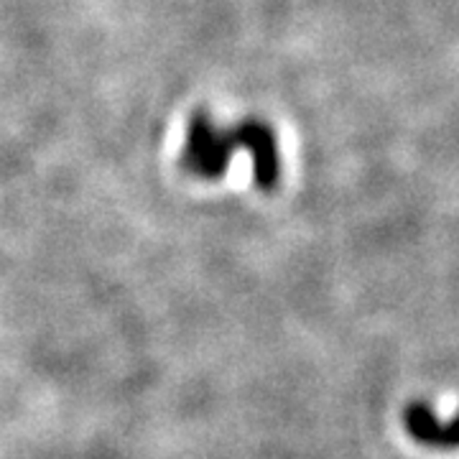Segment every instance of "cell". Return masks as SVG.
Masks as SVG:
<instances>
[{"instance_id": "cell-1", "label": "cell", "mask_w": 459, "mask_h": 459, "mask_svg": "<svg viewBox=\"0 0 459 459\" xmlns=\"http://www.w3.org/2000/svg\"><path fill=\"white\" fill-rule=\"evenodd\" d=\"M250 151L253 156V177L255 184L271 192L281 174L279 143L273 131L261 120H246L235 131H220L204 115H195L186 133V146L181 156V166L197 177L214 179L225 171L232 151Z\"/></svg>"}, {"instance_id": "cell-2", "label": "cell", "mask_w": 459, "mask_h": 459, "mask_svg": "<svg viewBox=\"0 0 459 459\" xmlns=\"http://www.w3.org/2000/svg\"><path fill=\"white\" fill-rule=\"evenodd\" d=\"M403 419L409 434L419 444L434 449H459V413L449 421H439L429 403H411Z\"/></svg>"}]
</instances>
